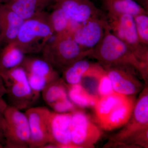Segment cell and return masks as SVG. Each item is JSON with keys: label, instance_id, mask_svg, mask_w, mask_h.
Here are the masks:
<instances>
[{"label": "cell", "instance_id": "ffe728a7", "mask_svg": "<svg viewBox=\"0 0 148 148\" xmlns=\"http://www.w3.org/2000/svg\"><path fill=\"white\" fill-rule=\"evenodd\" d=\"M26 56L14 41L5 44L0 51V72L21 66Z\"/></svg>", "mask_w": 148, "mask_h": 148}, {"label": "cell", "instance_id": "1f68e13d", "mask_svg": "<svg viewBox=\"0 0 148 148\" xmlns=\"http://www.w3.org/2000/svg\"><path fill=\"white\" fill-rule=\"evenodd\" d=\"M4 147L3 145L1 142H0V148H2Z\"/></svg>", "mask_w": 148, "mask_h": 148}, {"label": "cell", "instance_id": "d4e9b609", "mask_svg": "<svg viewBox=\"0 0 148 148\" xmlns=\"http://www.w3.org/2000/svg\"><path fill=\"white\" fill-rule=\"evenodd\" d=\"M97 95L99 97L110 95L114 92L113 89L112 82L108 77L105 73L101 76L97 80Z\"/></svg>", "mask_w": 148, "mask_h": 148}, {"label": "cell", "instance_id": "f1b7e54d", "mask_svg": "<svg viewBox=\"0 0 148 148\" xmlns=\"http://www.w3.org/2000/svg\"><path fill=\"white\" fill-rule=\"evenodd\" d=\"M143 7L146 10L148 11V0H135Z\"/></svg>", "mask_w": 148, "mask_h": 148}, {"label": "cell", "instance_id": "7c38bea8", "mask_svg": "<svg viewBox=\"0 0 148 148\" xmlns=\"http://www.w3.org/2000/svg\"><path fill=\"white\" fill-rule=\"evenodd\" d=\"M51 112L47 108L38 107L29 108L25 112L30 130L29 148H42L51 143L50 121Z\"/></svg>", "mask_w": 148, "mask_h": 148}, {"label": "cell", "instance_id": "cb8c5ba5", "mask_svg": "<svg viewBox=\"0 0 148 148\" xmlns=\"http://www.w3.org/2000/svg\"><path fill=\"white\" fill-rule=\"evenodd\" d=\"M136 31L140 42L148 45V13H142L133 16Z\"/></svg>", "mask_w": 148, "mask_h": 148}, {"label": "cell", "instance_id": "8992f818", "mask_svg": "<svg viewBox=\"0 0 148 148\" xmlns=\"http://www.w3.org/2000/svg\"><path fill=\"white\" fill-rule=\"evenodd\" d=\"M106 19L111 33L124 42L140 62L148 66V46L139 40L133 16L106 14Z\"/></svg>", "mask_w": 148, "mask_h": 148}, {"label": "cell", "instance_id": "4316f807", "mask_svg": "<svg viewBox=\"0 0 148 148\" xmlns=\"http://www.w3.org/2000/svg\"><path fill=\"white\" fill-rule=\"evenodd\" d=\"M8 105L2 98L0 97V127L2 129L3 132L6 127L5 121L4 117V112Z\"/></svg>", "mask_w": 148, "mask_h": 148}, {"label": "cell", "instance_id": "4dcf8cb0", "mask_svg": "<svg viewBox=\"0 0 148 148\" xmlns=\"http://www.w3.org/2000/svg\"><path fill=\"white\" fill-rule=\"evenodd\" d=\"M10 0H0V3H5L9 1Z\"/></svg>", "mask_w": 148, "mask_h": 148}, {"label": "cell", "instance_id": "5bb4252c", "mask_svg": "<svg viewBox=\"0 0 148 148\" xmlns=\"http://www.w3.org/2000/svg\"><path fill=\"white\" fill-rule=\"evenodd\" d=\"M51 6L61 9L77 24L105 15L90 0H53Z\"/></svg>", "mask_w": 148, "mask_h": 148}, {"label": "cell", "instance_id": "3957f363", "mask_svg": "<svg viewBox=\"0 0 148 148\" xmlns=\"http://www.w3.org/2000/svg\"><path fill=\"white\" fill-rule=\"evenodd\" d=\"M136 101L135 95L115 92L99 97L93 107L96 124L106 131L123 127L132 115Z\"/></svg>", "mask_w": 148, "mask_h": 148}, {"label": "cell", "instance_id": "9a60e30c", "mask_svg": "<svg viewBox=\"0 0 148 148\" xmlns=\"http://www.w3.org/2000/svg\"><path fill=\"white\" fill-rule=\"evenodd\" d=\"M105 71L98 63H93L85 58L76 61L62 72L61 77L67 85L81 83L84 78L98 79Z\"/></svg>", "mask_w": 148, "mask_h": 148}, {"label": "cell", "instance_id": "83f0119b", "mask_svg": "<svg viewBox=\"0 0 148 148\" xmlns=\"http://www.w3.org/2000/svg\"><path fill=\"white\" fill-rule=\"evenodd\" d=\"M6 93V90L1 75L0 73V97L2 98L4 95Z\"/></svg>", "mask_w": 148, "mask_h": 148}, {"label": "cell", "instance_id": "ac0fdd59", "mask_svg": "<svg viewBox=\"0 0 148 148\" xmlns=\"http://www.w3.org/2000/svg\"><path fill=\"white\" fill-rule=\"evenodd\" d=\"M53 0H12L5 4L24 20L46 12Z\"/></svg>", "mask_w": 148, "mask_h": 148}, {"label": "cell", "instance_id": "5b68a950", "mask_svg": "<svg viewBox=\"0 0 148 148\" xmlns=\"http://www.w3.org/2000/svg\"><path fill=\"white\" fill-rule=\"evenodd\" d=\"M92 49L81 47L70 35L55 36L54 40L46 45L42 51V57L58 73H62L76 61L91 57Z\"/></svg>", "mask_w": 148, "mask_h": 148}, {"label": "cell", "instance_id": "7402d4cb", "mask_svg": "<svg viewBox=\"0 0 148 148\" xmlns=\"http://www.w3.org/2000/svg\"><path fill=\"white\" fill-rule=\"evenodd\" d=\"M49 16L55 36L69 35L78 24L72 21L61 9L51 6Z\"/></svg>", "mask_w": 148, "mask_h": 148}, {"label": "cell", "instance_id": "603a6c76", "mask_svg": "<svg viewBox=\"0 0 148 148\" xmlns=\"http://www.w3.org/2000/svg\"><path fill=\"white\" fill-rule=\"evenodd\" d=\"M41 93L44 101L49 107L68 96L67 85L61 77L48 85Z\"/></svg>", "mask_w": 148, "mask_h": 148}, {"label": "cell", "instance_id": "d6986e66", "mask_svg": "<svg viewBox=\"0 0 148 148\" xmlns=\"http://www.w3.org/2000/svg\"><path fill=\"white\" fill-rule=\"evenodd\" d=\"M103 9L107 14L119 15L127 14L134 16L148 11L135 0H102Z\"/></svg>", "mask_w": 148, "mask_h": 148}, {"label": "cell", "instance_id": "ba28073f", "mask_svg": "<svg viewBox=\"0 0 148 148\" xmlns=\"http://www.w3.org/2000/svg\"><path fill=\"white\" fill-rule=\"evenodd\" d=\"M3 114L6 123L4 131V147L29 148L30 130L26 114L13 106L8 105Z\"/></svg>", "mask_w": 148, "mask_h": 148}, {"label": "cell", "instance_id": "d6a6232c", "mask_svg": "<svg viewBox=\"0 0 148 148\" xmlns=\"http://www.w3.org/2000/svg\"><path fill=\"white\" fill-rule=\"evenodd\" d=\"M1 23H0V40H1ZM0 44H1V43H0Z\"/></svg>", "mask_w": 148, "mask_h": 148}, {"label": "cell", "instance_id": "484cf974", "mask_svg": "<svg viewBox=\"0 0 148 148\" xmlns=\"http://www.w3.org/2000/svg\"><path fill=\"white\" fill-rule=\"evenodd\" d=\"M51 108L56 112H71L76 110V106L70 100L69 97L61 99L50 106Z\"/></svg>", "mask_w": 148, "mask_h": 148}, {"label": "cell", "instance_id": "277c9868", "mask_svg": "<svg viewBox=\"0 0 148 148\" xmlns=\"http://www.w3.org/2000/svg\"><path fill=\"white\" fill-rule=\"evenodd\" d=\"M54 35L49 16L46 11L24 20L15 42L25 54L41 52Z\"/></svg>", "mask_w": 148, "mask_h": 148}, {"label": "cell", "instance_id": "4fadbf2b", "mask_svg": "<svg viewBox=\"0 0 148 148\" xmlns=\"http://www.w3.org/2000/svg\"><path fill=\"white\" fill-rule=\"evenodd\" d=\"M107 23L106 15L95 17L78 24L70 36L81 47L92 49L101 42L104 36Z\"/></svg>", "mask_w": 148, "mask_h": 148}, {"label": "cell", "instance_id": "e0dca14e", "mask_svg": "<svg viewBox=\"0 0 148 148\" xmlns=\"http://www.w3.org/2000/svg\"><path fill=\"white\" fill-rule=\"evenodd\" d=\"M24 21L5 4L0 3L1 44H5L15 40Z\"/></svg>", "mask_w": 148, "mask_h": 148}, {"label": "cell", "instance_id": "7a4b0ae2", "mask_svg": "<svg viewBox=\"0 0 148 148\" xmlns=\"http://www.w3.org/2000/svg\"><path fill=\"white\" fill-rule=\"evenodd\" d=\"M102 67L114 65H127L134 67L140 77L147 84L148 66L143 64L135 56L124 42L113 34L108 23L102 40L94 48L92 55Z\"/></svg>", "mask_w": 148, "mask_h": 148}, {"label": "cell", "instance_id": "f546056e", "mask_svg": "<svg viewBox=\"0 0 148 148\" xmlns=\"http://www.w3.org/2000/svg\"><path fill=\"white\" fill-rule=\"evenodd\" d=\"M3 141L5 142L4 134L2 129L0 127V142L2 143Z\"/></svg>", "mask_w": 148, "mask_h": 148}, {"label": "cell", "instance_id": "30bf717a", "mask_svg": "<svg viewBox=\"0 0 148 148\" xmlns=\"http://www.w3.org/2000/svg\"><path fill=\"white\" fill-rule=\"evenodd\" d=\"M102 130L82 111L72 112L71 139L73 148H93L103 135Z\"/></svg>", "mask_w": 148, "mask_h": 148}, {"label": "cell", "instance_id": "836d02e7", "mask_svg": "<svg viewBox=\"0 0 148 148\" xmlns=\"http://www.w3.org/2000/svg\"><path fill=\"white\" fill-rule=\"evenodd\" d=\"M10 1H12V0H10ZM7 3H8V2H7Z\"/></svg>", "mask_w": 148, "mask_h": 148}, {"label": "cell", "instance_id": "8fae6325", "mask_svg": "<svg viewBox=\"0 0 148 148\" xmlns=\"http://www.w3.org/2000/svg\"><path fill=\"white\" fill-rule=\"evenodd\" d=\"M103 68L110 80L114 91L116 93L135 95L145 87L138 77L139 73L132 66L114 65Z\"/></svg>", "mask_w": 148, "mask_h": 148}, {"label": "cell", "instance_id": "44dd1931", "mask_svg": "<svg viewBox=\"0 0 148 148\" xmlns=\"http://www.w3.org/2000/svg\"><path fill=\"white\" fill-rule=\"evenodd\" d=\"M67 87L68 97L76 106L81 108L93 107L99 97L90 93L81 83L67 85Z\"/></svg>", "mask_w": 148, "mask_h": 148}, {"label": "cell", "instance_id": "6da1fadb", "mask_svg": "<svg viewBox=\"0 0 148 148\" xmlns=\"http://www.w3.org/2000/svg\"><path fill=\"white\" fill-rule=\"evenodd\" d=\"M148 148V88L140 92L132 115L123 128L110 137L104 147Z\"/></svg>", "mask_w": 148, "mask_h": 148}, {"label": "cell", "instance_id": "52a82bcc", "mask_svg": "<svg viewBox=\"0 0 148 148\" xmlns=\"http://www.w3.org/2000/svg\"><path fill=\"white\" fill-rule=\"evenodd\" d=\"M0 73L11 106L21 110L34 102L27 73L22 66L1 72Z\"/></svg>", "mask_w": 148, "mask_h": 148}, {"label": "cell", "instance_id": "9c48e42d", "mask_svg": "<svg viewBox=\"0 0 148 148\" xmlns=\"http://www.w3.org/2000/svg\"><path fill=\"white\" fill-rule=\"evenodd\" d=\"M21 66L27 73L34 101L48 85L60 77L59 73L42 57L26 56Z\"/></svg>", "mask_w": 148, "mask_h": 148}, {"label": "cell", "instance_id": "2e32d148", "mask_svg": "<svg viewBox=\"0 0 148 148\" xmlns=\"http://www.w3.org/2000/svg\"><path fill=\"white\" fill-rule=\"evenodd\" d=\"M72 112L68 113L51 112L50 132L51 143L57 148H73L71 139Z\"/></svg>", "mask_w": 148, "mask_h": 148}]
</instances>
